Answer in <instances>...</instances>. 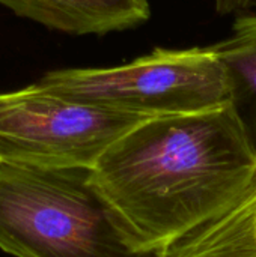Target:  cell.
Masks as SVG:
<instances>
[{
    "label": "cell",
    "mask_w": 256,
    "mask_h": 257,
    "mask_svg": "<svg viewBox=\"0 0 256 257\" xmlns=\"http://www.w3.org/2000/svg\"><path fill=\"white\" fill-rule=\"evenodd\" d=\"M255 176L256 146L232 105L148 119L92 169L97 190L142 254H157L220 215Z\"/></svg>",
    "instance_id": "1"
},
{
    "label": "cell",
    "mask_w": 256,
    "mask_h": 257,
    "mask_svg": "<svg viewBox=\"0 0 256 257\" xmlns=\"http://www.w3.org/2000/svg\"><path fill=\"white\" fill-rule=\"evenodd\" d=\"M0 250L15 257H157L130 245L91 169L3 163Z\"/></svg>",
    "instance_id": "2"
},
{
    "label": "cell",
    "mask_w": 256,
    "mask_h": 257,
    "mask_svg": "<svg viewBox=\"0 0 256 257\" xmlns=\"http://www.w3.org/2000/svg\"><path fill=\"white\" fill-rule=\"evenodd\" d=\"M42 89L83 104L164 117L231 105V87L214 47L155 48L127 65L47 72Z\"/></svg>",
    "instance_id": "3"
},
{
    "label": "cell",
    "mask_w": 256,
    "mask_h": 257,
    "mask_svg": "<svg viewBox=\"0 0 256 257\" xmlns=\"http://www.w3.org/2000/svg\"><path fill=\"white\" fill-rule=\"evenodd\" d=\"M148 119L72 101L36 83L0 92V163L92 170L118 139Z\"/></svg>",
    "instance_id": "4"
},
{
    "label": "cell",
    "mask_w": 256,
    "mask_h": 257,
    "mask_svg": "<svg viewBox=\"0 0 256 257\" xmlns=\"http://www.w3.org/2000/svg\"><path fill=\"white\" fill-rule=\"evenodd\" d=\"M157 257H256V176L232 206Z\"/></svg>",
    "instance_id": "5"
},
{
    "label": "cell",
    "mask_w": 256,
    "mask_h": 257,
    "mask_svg": "<svg viewBox=\"0 0 256 257\" xmlns=\"http://www.w3.org/2000/svg\"><path fill=\"white\" fill-rule=\"evenodd\" d=\"M0 3L21 17L72 35H104L146 21L109 0H0Z\"/></svg>",
    "instance_id": "6"
},
{
    "label": "cell",
    "mask_w": 256,
    "mask_h": 257,
    "mask_svg": "<svg viewBox=\"0 0 256 257\" xmlns=\"http://www.w3.org/2000/svg\"><path fill=\"white\" fill-rule=\"evenodd\" d=\"M213 47L228 77L231 105L256 146V14L240 17L231 35Z\"/></svg>",
    "instance_id": "7"
},
{
    "label": "cell",
    "mask_w": 256,
    "mask_h": 257,
    "mask_svg": "<svg viewBox=\"0 0 256 257\" xmlns=\"http://www.w3.org/2000/svg\"><path fill=\"white\" fill-rule=\"evenodd\" d=\"M121 8H125L131 12L139 14L140 17H143L145 20L149 18V3L148 0H109Z\"/></svg>",
    "instance_id": "8"
},
{
    "label": "cell",
    "mask_w": 256,
    "mask_h": 257,
    "mask_svg": "<svg viewBox=\"0 0 256 257\" xmlns=\"http://www.w3.org/2000/svg\"><path fill=\"white\" fill-rule=\"evenodd\" d=\"M256 0H217V8L222 12L237 11V9H249L255 8Z\"/></svg>",
    "instance_id": "9"
}]
</instances>
